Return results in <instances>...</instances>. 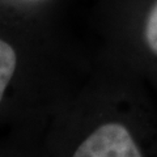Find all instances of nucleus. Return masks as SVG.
<instances>
[{"mask_svg": "<svg viewBox=\"0 0 157 157\" xmlns=\"http://www.w3.org/2000/svg\"><path fill=\"white\" fill-rule=\"evenodd\" d=\"M47 121L9 128L0 140V157H46L43 132Z\"/></svg>", "mask_w": 157, "mask_h": 157, "instance_id": "obj_3", "label": "nucleus"}, {"mask_svg": "<svg viewBox=\"0 0 157 157\" xmlns=\"http://www.w3.org/2000/svg\"><path fill=\"white\" fill-rule=\"evenodd\" d=\"M46 157H157V107L135 75L101 72L48 118Z\"/></svg>", "mask_w": 157, "mask_h": 157, "instance_id": "obj_1", "label": "nucleus"}, {"mask_svg": "<svg viewBox=\"0 0 157 157\" xmlns=\"http://www.w3.org/2000/svg\"><path fill=\"white\" fill-rule=\"evenodd\" d=\"M22 43L0 33V127L47 121L85 81H72L58 71L34 66Z\"/></svg>", "mask_w": 157, "mask_h": 157, "instance_id": "obj_2", "label": "nucleus"}]
</instances>
